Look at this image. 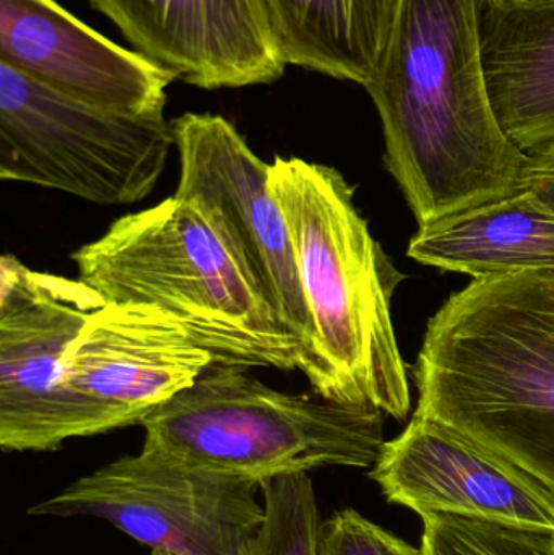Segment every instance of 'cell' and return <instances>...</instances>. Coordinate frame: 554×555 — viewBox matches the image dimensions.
<instances>
[{"label":"cell","instance_id":"obj_1","mask_svg":"<svg viewBox=\"0 0 554 555\" xmlns=\"http://www.w3.org/2000/svg\"><path fill=\"white\" fill-rule=\"evenodd\" d=\"M364 90L383 124L387 171L420 228L529 189L532 158L488 94L480 0H399Z\"/></svg>","mask_w":554,"mask_h":555},{"label":"cell","instance_id":"obj_2","mask_svg":"<svg viewBox=\"0 0 554 555\" xmlns=\"http://www.w3.org/2000/svg\"><path fill=\"white\" fill-rule=\"evenodd\" d=\"M412 377L435 417L554 494V273L472 280L431 317Z\"/></svg>","mask_w":554,"mask_h":555},{"label":"cell","instance_id":"obj_3","mask_svg":"<svg viewBox=\"0 0 554 555\" xmlns=\"http://www.w3.org/2000/svg\"><path fill=\"white\" fill-rule=\"evenodd\" d=\"M270 188L295 247L315 335L309 384L347 406L405 421L409 365L394 332V293L405 280L355 205V188L332 166L276 156Z\"/></svg>","mask_w":554,"mask_h":555},{"label":"cell","instance_id":"obj_4","mask_svg":"<svg viewBox=\"0 0 554 555\" xmlns=\"http://www.w3.org/2000/svg\"><path fill=\"white\" fill-rule=\"evenodd\" d=\"M106 302L163 310L214 364L299 371L301 346L270 306L220 217L198 198H165L117 218L72 254Z\"/></svg>","mask_w":554,"mask_h":555},{"label":"cell","instance_id":"obj_5","mask_svg":"<svg viewBox=\"0 0 554 555\" xmlns=\"http://www.w3.org/2000/svg\"><path fill=\"white\" fill-rule=\"evenodd\" d=\"M142 450L189 468L246 481L322 468H373L384 413L275 390L249 369L211 364L140 424Z\"/></svg>","mask_w":554,"mask_h":555},{"label":"cell","instance_id":"obj_6","mask_svg":"<svg viewBox=\"0 0 554 555\" xmlns=\"http://www.w3.org/2000/svg\"><path fill=\"white\" fill-rule=\"evenodd\" d=\"M171 122L109 113L0 64V179L98 205H130L162 178Z\"/></svg>","mask_w":554,"mask_h":555},{"label":"cell","instance_id":"obj_7","mask_svg":"<svg viewBox=\"0 0 554 555\" xmlns=\"http://www.w3.org/2000/svg\"><path fill=\"white\" fill-rule=\"evenodd\" d=\"M211 364L210 352L163 310L104 304L65 352L42 452L77 437L140 426Z\"/></svg>","mask_w":554,"mask_h":555},{"label":"cell","instance_id":"obj_8","mask_svg":"<svg viewBox=\"0 0 554 555\" xmlns=\"http://www.w3.org/2000/svg\"><path fill=\"white\" fill-rule=\"evenodd\" d=\"M26 514L100 518L150 550L178 555H246L266 508L259 482L140 450L75 479Z\"/></svg>","mask_w":554,"mask_h":555},{"label":"cell","instance_id":"obj_9","mask_svg":"<svg viewBox=\"0 0 554 555\" xmlns=\"http://www.w3.org/2000/svg\"><path fill=\"white\" fill-rule=\"evenodd\" d=\"M179 156L176 197L198 198L220 217L257 286L301 346L299 371L314 369L315 335L302 294L295 247L270 188V163L217 114L171 120Z\"/></svg>","mask_w":554,"mask_h":555},{"label":"cell","instance_id":"obj_10","mask_svg":"<svg viewBox=\"0 0 554 555\" xmlns=\"http://www.w3.org/2000/svg\"><path fill=\"white\" fill-rule=\"evenodd\" d=\"M390 504L554 531V494L513 463L435 417L413 413L370 472Z\"/></svg>","mask_w":554,"mask_h":555},{"label":"cell","instance_id":"obj_11","mask_svg":"<svg viewBox=\"0 0 554 555\" xmlns=\"http://www.w3.org/2000/svg\"><path fill=\"white\" fill-rule=\"evenodd\" d=\"M133 51L201 90L275 83L288 64L263 0H88Z\"/></svg>","mask_w":554,"mask_h":555},{"label":"cell","instance_id":"obj_12","mask_svg":"<svg viewBox=\"0 0 554 555\" xmlns=\"http://www.w3.org/2000/svg\"><path fill=\"white\" fill-rule=\"evenodd\" d=\"M106 300L80 278L0 260V449L42 453L65 352Z\"/></svg>","mask_w":554,"mask_h":555},{"label":"cell","instance_id":"obj_13","mask_svg":"<svg viewBox=\"0 0 554 555\" xmlns=\"http://www.w3.org/2000/svg\"><path fill=\"white\" fill-rule=\"evenodd\" d=\"M0 64L88 106L165 117L176 78L85 25L57 0H0Z\"/></svg>","mask_w":554,"mask_h":555},{"label":"cell","instance_id":"obj_14","mask_svg":"<svg viewBox=\"0 0 554 555\" xmlns=\"http://www.w3.org/2000/svg\"><path fill=\"white\" fill-rule=\"evenodd\" d=\"M407 256L474 280L554 273V210L527 189L420 228Z\"/></svg>","mask_w":554,"mask_h":555},{"label":"cell","instance_id":"obj_15","mask_svg":"<svg viewBox=\"0 0 554 555\" xmlns=\"http://www.w3.org/2000/svg\"><path fill=\"white\" fill-rule=\"evenodd\" d=\"M488 94L506 135L529 156L554 150V7L506 10L480 2Z\"/></svg>","mask_w":554,"mask_h":555},{"label":"cell","instance_id":"obj_16","mask_svg":"<svg viewBox=\"0 0 554 555\" xmlns=\"http://www.w3.org/2000/svg\"><path fill=\"white\" fill-rule=\"evenodd\" d=\"M286 64L366 87L399 0H263Z\"/></svg>","mask_w":554,"mask_h":555},{"label":"cell","instance_id":"obj_17","mask_svg":"<svg viewBox=\"0 0 554 555\" xmlns=\"http://www.w3.org/2000/svg\"><path fill=\"white\" fill-rule=\"evenodd\" d=\"M266 514L246 555H321L322 524L309 475L260 485Z\"/></svg>","mask_w":554,"mask_h":555},{"label":"cell","instance_id":"obj_18","mask_svg":"<svg viewBox=\"0 0 554 555\" xmlns=\"http://www.w3.org/2000/svg\"><path fill=\"white\" fill-rule=\"evenodd\" d=\"M422 555H554V531L449 514L422 517Z\"/></svg>","mask_w":554,"mask_h":555},{"label":"cell","instance_id":"obj_19","mask_svg":"<svg viewBox=\"0 0 554 555\" xmlns=\"http://www.w3.org/2000/svg\"><path fill=\"white\" fill-rule=\"evenodd\" d=\"M321 555H422V550L344 508L322 524Z\"/></svg>","mask_w":554,"mask_h":555},{"label":"cell","instance_id":"obj_20","mask_svg":"<svg viewBox=\"0 0 554 555\" xmlns=\"http://www.w3.org/2000/svg\"><path fill=\"white\" fill-rule=\"evenodd\" d=\"M532 158L529 191L554 210V150Z\"/></svg>","mask_w":554,"mask_h":555},{"label":"cell","instance_id":"obj_21","mask_svg":"<svg viewBox=\"0 0 554 555\" xmlns=\"http://www.w3.org/2000/svg\"><path fill=\"white\" fill-rule=\"evenodd\" d=\"M480 2L506 10H543L554 7V0H480Z\"/></svg>","mask_w":554,"mask_h":555},{"label":"cell","instance_id":"obj_22","mask_svg":"<svg viewBox=\"0 0 554 555\" xmlns=\"http://www.w3.org/2000/svg\"><path fill=\"white\" fill-rule=\"evenodd\" d=\"M152 555H178V554L168 553V551L152 550Z\"/></svg>","mask_w":554,"mask_h":555}]
</instances>
